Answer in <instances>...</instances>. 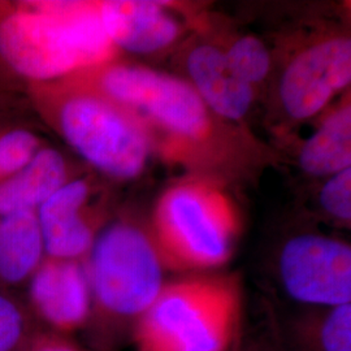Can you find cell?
I'll list each match as a JSON object with an SVG mask.
<instances>
[{
	"instance_id": "obj_1",
	"label": "cell",
	"mask_w": 351,
	"mask_h": 351,
	"mask_svg": "<svg viewBox=\"0 0 351 351\" xmlns=\"http://www.w3.org/2000/svg\"><path fill=\"white\" fill-rule=\"evenodd\" d=\"M116 50L99 1H0V59L30 85L99 68Z\"/></svg>"
},
{
	"instance_id": "obj_2",
	"label": "cell",
	"mask_w": 351,
	"mask_h": 351,
	"mask_svg": "<svg viewBox=\"0 0 351 351\" xmlns=\"http://www.w3.org/2000/svg\"><path fill=\"white\" fill-rule=\"evenodd\" d=\"M242 322L239 277L191 274L164 282L130 339L136 351H232Z\"/></svg>"
},
{
	"instance_id": "obj_3",
	"label": "cell",
	"mask_w": 351,
	"mask_h": 351,
	"mask_svg": "<svg viewBox=\"0 0 351 351\" xmlns=\"http://www.w3.org/2000/svg\"><path fill=\"white\" fill-rule=\"evenodd\" d=\"M91 290L90 329L103 349L128 329L163 288L164 265L150 233L129 221H114L98 232L82 261Z\"/></svg>"
},
{
	"instance_id": "obj_4",
	"label": "cell",
	"mask_w": 351,
	"mask_h": 351,
	"mask_svg": "<svg viewBox=\"0 0 351 351\" xmlns=\"http://www.w3.org/2000/svg\"><path fill=\"white\" fill-rule=\"evenodd\" d=\"M239 234L233 204L201 181L178 184L164 194L150 233L164 267L193 274L228 263Z\"/></svg>"
},
{
	"instance_id": "obj_5",
	"label": "cell",
	"mask_w": 351,
	"mask_h": 351,
	"mask_svg": "<svg viewBox=\"0 0 351 351\" xmlns=\"http://www.w3.org/2000/svg\"><path fill=\"white\" fill-rule=\"evenodd\" d=\"M32 88L53 98L55 125L66 143L93 167L121 180L134 178L143 171L150 139L137 113L91 88L80 86L58 93L43 85ZM37 97L49 99L38 93Z\"/></svg>"
},
{
	"instance_id": "obj_6",
	"label": "cell",
	"mask_w": 351,
	"mask_h": 351,
	"mask_svg": "<svg viewBox=\"0 0 351 351\" xmlns=\"http://www.w3.org/2000/svg\"><path fill=\"white\" fill-rule=\"evenodd\" d=\"M88 73V88L125 107L147 114L182 138H204L210 129L207 107L185 81L143 66L101 65Z\"/></svg>"
},
{
	"instance_id": "obj_7",
	"label": "cell",
	"mask_w": 351,
	"mask_h": 351,
	"mask_svg": "<svg viewBox=\"0 0 351 351\" xmlns=\"http://www.w3.org/2000/svg\"><path fill=\"white\" fill-rule=\"evenodd\" d=\"M278 271L289 298L306 307L351 303V247L343 241L293 237L280 252Z\"/></svg>"
},
{
	"instance_id": "obj_8",
	"label": "cell",
	"mask_w": 351,
	"mask_h": 351,
	"mask_svg": "<svg viewBox=\"0 0 351 351\" xmlns=\"http://www.w3.org/2000/svg\"><path fill=\"white\" fill-rule=\"evenodd\" d=\"M350 81V39L333 38L294 58L281 78L280 97L293 119L304 120L320 112Z\"/></svg>"
},
{
	"instance_id": "obj_9",
	"label": "cell",
	"mask_w": 351,
	"mask_h": 351,
	"mask_svg": "<svg viewBox=\"0 0 351 351\" xmlns=\"http://www.w3.org/2000/svg\"><path fill=\"white\" fill-rule=\"evenodd\" d=\"M26 287V306L39 328L68 337L86 329L91 290L82 261L46 256Z\"/></svg>"
},
{
	"instance_id": "obj_10",
	"label": "cell",
	"mask_w": 351,
	"mask_h": 351,
	"mask_svg": "<svg viewBox=\"0 0 351 351\" xmlns=\"http://www.w3.org/2000/svg\"><path fill=\"white\" fill-rule=\"evenodd\" d=\"M88 182L71 180L56 190L36 211L47 258L84 261L97 237L84 215L88 203Z\"/></svg>"
},
{
	"instance_id": "obj_11",
	"label": "cell",
	"mask_w": 351,
	"mask_h": 351,
	"mask_svg": "<svg viewBox=\"0 0 351 351\" xmlns=\"http://www.w3.org/2000/svg\"><path fill=\"white\" fill-rule=\"evenodd\" d=\"M101 23L116 49L147 53L175 40L180 26L159 1H99Z\"/></svg>"
},
{
	"instance_id": "obj_12",
	"label": "cell",
	"mask_w": 351,
	"mask_h": 351,
	"mask_svg": "<svg viewBox=\"0 0 351 351\" xmlns=\"http://www.w3.org/2000/svg\"><path fill=\"white\" fill-rule=\"evenodd\" d=\"M189 75L206 107L229 119L239 120L250 108L252 86L234 75L226 52L213 46H199L188 58Z\"/></svg>"
},
{
	"instance_id": "obj_13",
	"label": "cell",
	"mask_w": 351,
	"mask_h": 351,
	"mask_svg": "<svg viewBox=\"0 0 351 351\" xmlns=\"http://www.w3.org/2000/svg\"><path fill=\"white\" fill-rule=\"evenodd\" d=\"M46 258L34 211L0 216V290L27 285Z\"/></svg>"
},
{
	"instance_id": "obj_14",
	"label": "cell",
	"mask_w": 351,
	"mask_h": 351,
	"mask_svg": "<svg viewBox=\"0 0 351 351\" xmlns=\"http://www.w3.org/2000/svg\"><path fill=\"white\" fill-rule=\"evenodd\" d=\"M66 163L55 149L42 147L34 159L0 181V216L37 211L38 207L68 182Z\"/></svg>"
},
{
	"instance_id": "obj_15",
	"label": "cell",
	"mask_w": 351,
	"mask_h": 351,
	"mask_svg": "<svg viewBox=\"0 0 351 351\" xmlns=\"http://www.w3.org/2000/svg\"><path fill=\"white\" fill-rule=\"evenodd\" d=\"M282 346L287 351H351V303L308 307L289 322Z\"/></svg>"
},
{
	"instance_id": "obj_16",
	"label": "cell",
	"mask_w": 351,
	"mask_h": 351,
	"mask_svg": "<svg viewBox=\"0 0 351 351\" xmlns=\"http://www.w3.org/2000/svg\"><path fill=\"white\" fill-rule=\"evenodd\" d=\"M304 172L313 176L336 175L351 168V107L342 104L330 113L307 139L300 155Z\"/></svg>"
},
{
	"instance_id": "obj_17",
	"label": "cell",
	"mask_w": 351,
	"mask_h": 351,
	"mask_svg": "<svg viewBox=\"0 0 351 351\" xmlns=\"http://www.w3.org/2000/svg\"><path fill=\"white\" fill-rule=\"evenodd\" d=\"M38 328L26 302L0 290V351H24Z\"/></svg>"
},
{
	"instance_id": "obj_18",
	"label": "cell",
	"mask_w": 351,
	"mask_h": 351,
	"mask_svg": "<svg viewBox=\"0 0 351 351\" xmlns=\"http://www.w3.org/2000/svg\"><path fill=\"white\" fill-rule=\"evenodd\" d=\"M226 58L234 75L250 86L252 84L261 82L271 66L268 51L263 43L255 37L239 39L226 51Z\"/></svg>"
},
{
	"instance_id": "obj_19",
	"label": "cell",
	"mask_w": 351,
	"mask_h": 351,
	"mask_svg": "<svg viewBox=\"0 0 351 351\" xmlns=\"http://www.w3.org/2000/svg\"><path fill=\"white\" fill-rule=\"evenodd\" d=\"M43 146L27 129H10L0 134V178L4 180L30 163Z\"/></svg>"
},
{
	"instance_id": "obj_20",
	"label": "cell",
	"mask_w": 351,
	"mask_h": 351,
	"mask_svg": "<svg viewBox=\"0 0 351 351\" xmlns=\"http://www.w3.org/2000/svg\"><path fill=\"white\" fill-rule=\"evenodd\" d=\"M320 203L326 213L350 223L351 168L332 176L320 191Z\"/></svg>"
},
{
	"instance_id": "obj_21",
	"label": "cell",
	"mask_w": 351,
	"mask_h": 351,
	"mask_svg": "<svg viewBox=\"0 0 351 351\" xmlns=\"http://www.w3.org/2000/svg\"><path fill=\"white\" fill-rule=\"evenodd\" d=\"M24 351H84L71 337L38 328Z\"/></svg>"
},
{
	"instance_id": "obj_22",
	"label": "cell",
	"mask_w": 351,
	"mask_h": 351,
	"mask_svg": "<svg viewBox=\"0 0 351 351\" xmlns=\"http://www.w3.org/2000/svg\"><path fill=\"white\" fill-rule=\"evenodd\" d=\"M245 351H287L285 348L282 346V343H280V341L277 339L275 342L272 341H265L263 343H255L251 345Z\"/></svg>"
},
{
	"instance_id": "obj_23",
	"label": "cell",
	"mask_w": 351,
	"mask_h": 351,
	"mask_svg": "<svg viewBox=\"0 0 351 351\" xmlns=\"http://www.w3.org/2000/svg\"><path fill=\"white\" fill-rule=\"evenodd\" d=\"M0 181H1V178H0Z\"/></svg>"
}]
</instances>
